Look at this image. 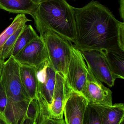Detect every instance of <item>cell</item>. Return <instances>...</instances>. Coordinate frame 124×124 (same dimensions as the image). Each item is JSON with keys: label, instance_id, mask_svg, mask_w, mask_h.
Listing matches in <instances>:
<instances>
[{"label": "cell", "instance_id": "obj_10", "mask_svg": "<svg viewBox=\"0 0 124 124\" xmlns=\"http://www.w3.org/2000/svg\"><path fill=\"white\" fill-rule=\"evenodd\" d=\"M63 74L56 73V83L54 90L52 103L49 112L50 116L54 118H63L65 105L72 92Z\"/></svg>", "mask_w": 124, "mask_h": 124}, {"label": "cell", "instance_id": "obj_4", "mask_svg": "<svg viewBox=\"0 0 124 124\" xmlns=\"http://www.w3.org/2000/svg\"><path fill=\"white\" fill-rule=\"evenodd\" d=\"M40 36L44 41L52 67L66 77L71 56V42L50 31H45Z\"/></svg>", "mask_w": 124, "mask_h": 124}, {"label": "cell", "instance_id": "obj_14", "mask_svg": "<svg viewBox=\"0 0 124 124\" xmlns=\"http://www.w3.org/2000/svg\"><path fill=\"white\" fill-rule=\"evenodd\" d=\"M38 4L30 0H0V8L10 13L32 15Z\"/></svg>", "mask_w": 124, "mask_h": 124}, {"label": "cell", "instance_id": "obj_15", "mask_svg": "<svg viewBox=\"0 0 124 124\" xmlns=\"http://www.w3.org/2000/svg\"><path fill=\"white\" fill-rule=\"evenodd\" d=\"M39 36L31 25H25L17 40L11 56L16 57L26 46Z\"/></svg>", "mask_w": 124, "mask_h": 124}, {"label": "cell", "instance_id": "obj_21", "mask_svg": "<svg viewBox=\"0 0 124 124\" xmlns=\"http://www.w3.org/2000/svg\"><path fill=\"white\" fill-rule=\"evenodd\" d=\"M7 103V97L4 87L1 81L0 82V120H2Z\"/></svg>", "mask_w": 124, "mask_h": 124}, {"label": "cell", "instance_id": "obj_6", "mask_svg": "<svg viewBox=\"0 0 124 124\" xmlns=\"http://www.w3.org/2000/svg\"><path fill=\"white\" fill-rule=\"evenodd\" d=\"M80 51L87 67L96 78L110 87L113 86L117 78L113 72L104 52L95 50Z\"/></svg>", "mask_w": 124, "mask_h": 124}, {"label": "cell", "instance_id": "obj_12", "mask_svg": "<svg viewBox=\"0 0 124 124\" xmlns=\"http://www.w3.org/2000/svg\"><path fill=\"white\" fill-rule=\"evenodd\" d=\"M20 74L24 91L31 100L35 98L38 87L36 69L19 63Z\"/></svg>", "mask_w": 124, "mask_h": 124}, {"label": "cell", "instance_id": "obj_13", "mask_svg": "<svg viewBox=\"0 0 124 124\" xmlns=\"http://www.w3.org/2000/svg\"><path fill=\"white\" fill-rule=\"evenodd\" d=\"M94 105L99 113L102 124H122L123 123L124 103H116L112 106Z\"/></svg>", "mask_w": 124, "mask_h": 124}, {"label": "cell", "instance_id": "obj_23", "mask_svg": "<svg viewBox=\"0 0 124 124\" xmlns=\"http://www.w3.org/2000/svg\"><path fill=\"white\" fill-rule=\"evenodd\" d=\"M4 62V61L2 60L0 58V82L1 80L2 68H3V64Z\"/></svg>", "mask_w": 124, "mask_h": 124}, {"label": "cell", "instance_id": "obj_16", "mask_svg": "<svg viewBox=\"0 0 124 124\" xmlns=\"http://www.w3.org/2000/svg\"><path fill=\"white\" fill-rule=\"evenodd\" d=\"M35 114L33 118V124H66L63 118H54L50 116L49 110L40 99L36 98Z\"/></svg>", "mask_w": 124, "mask_h": 124}, {"label": "cell", "instance_id": "obj_8", "mask_svg": "<svg viewBox=\"0 0 124 124\" xmlns=\"http://www.w3.org/2000/svg\"><path fill=\"white\" fill-rule=\"evenodd\" d=\"M36 70L38 87L36 95L42 99L49 111L53 101L57 72L49 61Z\"/></svg>", "mask_w": 124, "mask_h": 124}, {"label": "cell", "instance_id": "obj_3", "mask_svg": "<svg viewBox=\"0 0 124 124\" xmlns=\"http://www.w3.org/2000/svg\"><path fill=\"white\" fill-rule=\"evenodd\" d=\"M7 97L2 121L4 124H22L27 119L31 100L24 91L20 74L19 63L11 56L4 62L1 76Z\"/></svg>", "mask_w": 124, "mask_h": 124}, {"label": "cell", "instance_id": "obj_19", "mask_svg": "<svg viewBox=\"0 0 124 124\" xmlns=\"http://www.w3.org/2000/svg\"><path fill=\"white\" fill-rule=\"evenodd\" d=\"M24 26L20 28L13 35L10 36L4 44L1 52L0 54V58L4 61L9 58L12 55L15 44L19 36L22 31Z\"/></svg>", "mask_w": 124, "mask_h": 124}, {"label": "cell", "instance_id": "obj_5", "mask_svg": "<svg viewBox=\"0 0 124 124\" xmlns=\"http://www.w3.org/2000/svg\"><path fill=\"white\" fill-rule=\"evenodd\" d=\"M88 69L80 50L73 45L66 78L72 91L82 95L86 83Z\"/></svg>", "mask_w": 124, "mask_h": 124}, {"label": "cell", "instance_id": "obj_22", "mask_svg": "<svg viewBox=\"0 0 124 124\" xmlns=\"http://www.w3.org/2000/svg\"><path fill=\"white\" fill-rule=\"evenodd\" d=\"M119 13L120 16L122 20H124V0H120Z\"/></svg>", "mask_w": 124, "mask_h": 124}, {"label": "cell", "instance_id": "obj_7", "mask_svg": "<svg viewBox=\"0 0 124 124\" xmlns=\"http://www.w3.org/2000/svg\"><path fill=\"white\" fill-rule=\"evenodd\" d=\"M86 83L82 95L90 104L103 106L113 105L112 91L105 86L87 67Z\"/></svg>", "mask_w": 124, "mask_h": 124}, {"label": "cell", "instance_id": "obj_20", "mask_svg": "<svg viewBox=\"0 0 124 124\" xmlns=\"http://www.w3.org/2000/svg\"><path fill=\"white\" fill-rule=\"evenodd\" d=\"M82 124H102L99 113L93 104L87 105Z\"/></svg>", "mask_w": 124, "mask_h": 124}, {"label": "cell", "instance_id": "obj_11", "mask_svg": "<svg viewBox=\"0 0 124 124\" xmlns=\"http://www.w3.org/2000/svg\"><path fill=\"white\" fill-rule=\"evenodd\" d=\"M89 102L82 95L72 91L64 108L66 124H82Z\"/></svg>", "mask_w": 124, "mask_h": 124}, {"label": "cell", "instance_id": "obj_18", "mask_svg": "<svg viewBox=\"0 0 124 124\" xmlns=\"http://www.w3.org/2000/svg\"><path fill=\"white\" fill-rule=\"evenodd\" d=\"M31 20L26 17L25 14H19L14 19L11 24L0 35V54L2 47L7 40L14 34L20 28L24 26Z\"/></svg>", "mask_w": 124, "mask_h": 124}, {"label": "cell", "instance_id": "obj_2", "mask_svg": "<svg viewBox=\"0 0 124 124\" xmlns=\"http://www.w3.org/2000/svg\"><path fill=\"white\" fill-rule=\"evenodd\" d=\"M31 16L40 36L50 31L74 43L77 36L74 9L66 0H49L41 3Z\"/></svg>", "mask_w": 124, "mask_h": 124}, {"label": "cell", "instance_id": "obj_1", "mask_svg": "<svg viewBox=\"0 0 124 124\" xmlns=\"http://www.w3.org/2000/svg\"><path fill=\"white\" fill-rule=\"evenodd\" d=\"M77 36L74 46L80 51H124V23L106 7L92 0L74 7Z\"/></svg>", "mask_w": 124, "mask_h": 124}, {"label": "cell", "instance_id": "obj_24", "mask_svg": "<svg viewBox=\"0 0 124 124\" xmlns=\"http://www.w3.org/2000/svg\"><path fill=\"white\" fill-rule=\"evenodd\" d=\"M31 0L32 2H33L35 4H39L41 3L45 2V1L49 0Z\"/></svg>", "mask_w": 124, "mask_h": 124}, {"label": "cell", "instance_id": "obj_25", "mask_svg": "<svg viewBox=\"0 0 124 124\" xmlns=\"http://www.w3.org/2000/svg\"><path fill=\"white\" fill-rule=\"evenodd\" d=\"M33 118H28L25 119L22 124H33Z\"/></svg>", "mask_w": 124, "mask_h": 124}, {"label": "cell", "instance_id": "obj_26", "mask_svg": "<svg viewBox=\"0 0 124 124\" xmlns=\"http://www.w3.org/2000/svg\"><path fill=\"white\" fill-rule=\"evenodd\" d=\"M0 124H1V123H0Z\"/></svg>", "mask_w": 124, "mask_h": 124}, {"label": "cell", "instance_id": "obj_9", "mask_svg": "<svg viewBox=\"0 0 124 124\" xmlns=\"http://www.w3.org/2000/svg\"><path fill=\"white\" fill-rule=\"evenodd\" d=\"M20 64L31 66L38 69L45 62L49 56L43 38L39 36L14 57Z\"/></svg>", "mask_w": 124, "mask_h": 124}, {"label": "cell", "instance_id": "obj_17", "mask_svg": "<svg viewBox=\"0 0 124 124\" xmlns=\"http://www.w3.org/2000/svg\"><path fill=\"white\" fill-rule=\"evenodd\" d=\"M104 52L117 79H124V51Z\"/></svg>", "mask_w": 124, "mask_h": 124}]
</instances>
